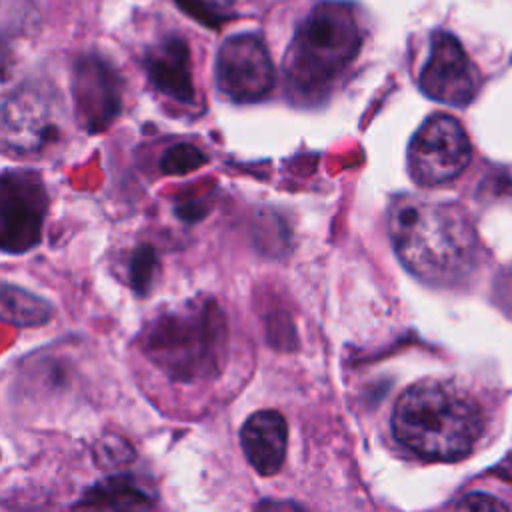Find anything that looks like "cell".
<instances>
[{
    "mask_svg": "<svg viewBox=\"0 0 512 512\" xmlns=\"http://www.w3.org/2000/svg\"><path fill=\"white\" fill-rule=\"evenodd\" d=\"M386 220L396 256L416 278L446 286L472 272L478 236L458 204L398 196Z\"/></svg>",
    "mask_w": 512,
    "mask_h": 512,
    "instance_id": "1",
    "label": "cell"
},
{
    "mask_svg": "<svg viewBox=\"0 0 512 512\" xmlns=\"http://www.w3.org/2000/svg\"><path fill=\"white\" fill-rule=\"evenodd\" d=\"M362 46L360 26L348 2H318L298 26L286 56L284 82L292 102L322 104L348 72Z\"/></svg>",
    "mask_w": 512,
    "mask_h": 512,
    "instance_id": "2",
    "label": "cell"
},
{
    "mask_svg": "<svg viewBox=\"0 0 512 512\" xmlns=\"http://www.w3.org/2000/svg\"><path fill=\"white\" fill-rule=\"evenodd\" d=\"M392 430L416 456L430 462H456L468 456L484 430L480 406L460 388L422 380L396 400Z\"/></svg>",
    "mask_w": 512,
    "mask_h": 512,
    "instance_id": "3",
    "label": "cell"
},
{
    "mask_svg": "<svg viewBox=\"0 0 512 512\" xmlns=\"http://www.w3.org/2000/svg\"><path fill=\"white\" fill-rule=\"evenodd\" d=\"M140 346L146 358L176 382L212 380L226 362V316L212 298L176 304L144 326Z\"/></svg>",
    "mask_w": 512,
    "mask_h": 512,
    "instance_id": "4",
    "label": "cell"
},
{
    "mask_svg": "<svg viewBox=\"0 0 512 512\" xmlns=\"http://www.w3.org/2000/svg\"><path fill=\"white\" fill-rule=\"evenodd\" d=\"M62 110L54 94L22 84L2 104V146L8 154L38 156L60 138Z\"/></svg>",
    "mask_w": 512,
    "mask_h": 512,
    "instance_id": "5",
    "label": "cell"
},
{
    "mask_svg": "<svg viewBox=\"0 0 512 512\" xmlns=\"http://www.w3.org/2000/svg\"><path fill=\"white\" fill-rule=\"evenodd\" d=\"M472 156L462 124L448 114L430 116L408 146V172L420 186H438L458 178Z\"/></svg>",
    "mask_w": 512,
    "mask_h": 512,
    "instance_id": "6",
    "label": "cell"
},
{
    "mask_svg": "<svg viewBox=\"0 0 512 512\" xmlns=\"http://www.w3.org/2000/svg\"><path fill=\"white\" fill-rule=\"evenodd\" d=\"M46 208L48 194L36 172L24 168L2 172L0 246L6 254H24L40 242Z\"/></svg>",
    "mask_w": 512,
    "mask_h": 512,
    "instance_id": "7",
    "label": "cell"
},
{
    "mask_svg": "<svg viewBox=\"0 0 512 512\" xmlns=\"http://www.w3.org/2000/svg\"><path fill=\"white\" fill-rule=\"evenodd\" d=\"M214 80L220 96L230 102L250 104L268 98L274 88V66L262 36H228L216 54Z\"/></svg>",
    "mask_w": 512,
    "mask_h": 512,
    "instance_id": "8",
    "label": "cell"
},
{
    "mask_svg": "<svg viewBox=\"0 0 512 512\" xmlns=\"http://www.w3.org/2000/svg\"><path fill=\"white\" fill-rule=\"evenodd\" d=\"M70 86L76 120L86 132L106 130L120 114L124 84L118 70L100 54L78 56Z\"/></svg>",
    "mask_w": 512,
    "mask_h": 512,
    "instance_id": "9",
    "label": "cell"
},
{
    "mask_svg": "<svg viewBox=\"0 0 512 512\" xmlns=\"http://www.w3.org/2000/svg\"><path fill=\"white\" fill-rule=\"evenodd\" d=\"M418 86L436 102L466 106L478 94L480 74L456 36L450 32H436Z\"/></svg>",
    "mask_w": 512,
    "mask_h": 512,
    "instance_id": "10",
    "label": "cell"
},
{
    "mask_svg": "<svg viewBox=\"0 0 512 512\" xmlns=\"http://www.w3.org/2000/svg\"><path fill=\"white\" fill-rule=\"evenodd\" d=\"M144 70L152 86L166 98L180 104L196 102L192 56L180 36L170 34L152 44L144 54Z\"/></svg>",
    "mask_w": 512,
    "mask_h": 512,
    "instance_id": "11",
    "label": "cell"
},
{
    "mask_svg": "<svg viewBox=\"0 0 512 512\" xmlns=\"http://www.w3.org/2000/svg\"><path fill=\"white\" fill-rule=\"evenodd\" d=\"M240 444L250 466L262 474H276L286 460L288 424L278 410L254 412L240 430Z\"/></svg>",
    "mask_w": 512,
    "mask_h": 512,
    "instance_id": "12",
    "label": "cell"
},
{
    "mask_svg": "<svg viewBox=\"0 0 512 512\" xmlns=\"http://www.w3.org/2000/svg\"><path fill=\"white\" fill-rule=\"evenodd\" d=\"M52 308L36 294L12 284L2 286V318L16 326H40L48 322Z\"/></svg>",
    "mask_w": 512,
    "mask_h": 512,
    "instance_id": "13",
    "label": "cell"
},
{
    "mask_svg": "<svg viewBox=\"0 0 512 512\" xmlns=\"http://www.w3.org/2000/svg\"><path fill=\"white\" fill-rule=\"evenodd\" d=\"M92 502L112 508L114 512H140L146 506V492L124 478H114L94 488Z\"/></svg>",
    "mask_w": 512,
    "mask_h": 512,
    "instance_id": "14",
    "label": "cell"
},
{
    "mask_svg": "<svg viewBox=\"0 0 512 512\" xmlns=\"http://www.w3.org/2000/svg\"><path fill=\"white\" fill-rule=\"evenodd\" d=\"M158 272V254L152 246H138L128 264V282L138 294H148Z\"/></svg>",
    "mask_w": 512,
    "mask_h": 512,
    "instance_id": "15",
    "label": "cell"
},
{
    "mask_svg": "<svg viewBox=\"0 0 512 512\" xmlns=\"http://www.w3.org/2000/svg\"><path fill=\"white\" fill-rule=\"evenodd\" d=\"M206 162V156L192 144H176L168 148L160 160V168L164 174L184 176L198 170Z\"/></svg>",
    "mask_w": 512,
    "mask_h": 512,
    "instance_id": "16",
    "label": "cell"
},
{
    "mask_svg": "<svg viewBox=\"0 0 512 512\" xmlns=\"http://www.w3.org/2000/svg\"><path fill=\"white\" fill-rule=\"evenodd\" d=\"M132 456V446L114 434L102 438L96 446V458L102 462V466H116L132 460Z\"/></svg>",
    "mask_w": 512,
    "mask_h": 512,
    "instance_id": "17",
    "label": "cell"
},
{
    "mask_svg": "<svg viewBox=\"0 0 512 512\" xmlns=\"http://www.w3.org/2000/svg\"><path fill=\"white\" fill-rule=\"evenodd\" d=\"M456 512H510L508 506L492 494L470 492L456 504Z\"/></svg>",
    "mask_w": 512,
    "mask_h": 512,
    "instance_id": "18",
    "label": "cell"
},
{
    "mask_svg": "<svg viewBox=\"0 0 512 512\" xmlns=\"http://www.w3.org/2000/svg\"><path fill=\"white\" fill-rule=\"evenodd\" d=\"M234 0H180V4L190 12L194 14L196 18L204 20V22H212V16L220 10V8H226L230 6Z\"/></svg>",
    "mask_w": 512,
    "mask_h": 512,
    "instance_id": "19",
    "label": "cell"
}]
</instances>
